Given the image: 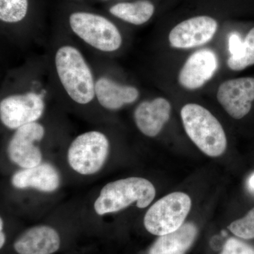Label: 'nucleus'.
<instances>
[{
    "mask_svg": "<svg viewBox=\"0 0 254 254\" xmlns=\"http://www.w3.org/2000/svg\"><path fill=\"white\" fill-rule=\"evenodd\" d=\"M56 96L47 62L27 64L8 75L2 85L0 120L5 127L16 130L38 122L48 100Z\"/></svg>",
    "mask_w": 254,
    "mask_h": 254,
    "instance_id": "nucleus-1",
    "label": "nucleus"
},
{
    "mask_svg": "<svg viewBox=\"0 0 254 254\" xmlns=\"http://www.w3.org/2000/svg\"><path fill=\"white\" fill-rule=\"evenodd\" d=\"M47 63L56 96L78 106L96 103L95 68L74 42L64 37L57 39Z\"/></svg>",
    "mask_w": 254,
    "mask_h": 254,
    "instance_id": "nucleus-2",
    "label": "nucleus"
},
{
    "mask_svg": "<svg viewBox=\"0 0 254 254\" xmlns=\"http://www.w3.org/2000/svg\"><path fill=\"white\" fill-rule=\"evenodd\" d=\"M117 20L97 11L75 9L68 11V31L90 49L105 56L118 54L124 48L125 36Z\"/></svg>",
    "mask_w": 254,
    "mask_h": 254,
    "instance_id": "nucleus-3",
    "label": "nucleus"
},
{
    "mask_svg": "<svg viewBox=\"0 0 254 254\" xmlns=\"http://www.w3.org/2000/svg\"><path fill=\"white\" fill-rule=\"evenodd\" d=\"M180 115L187 136L203 153L215 158L225 153L227 146L225 130L207 108L198 103H187Z\"/></svg>",
    "mask_w": 254,
    "mask_h": 254,
    "instance_id": "nucleus-4",
    "label": "nucleus"
},
{
    "mask_svg": "<svg viewBox=\"0 0 254 254\" xmlns=\"http://www.w3.org/2000/svg\"><path fill=\"white\" fill-rule=\"evenodd\" d=\"M155 196L151 182L141 177H128L105 185L95 200L94 208L100 215L120 211L133 203L138 208H145Z\"/></svg>",
    "mask_w": 254,
    "mask_h": 254,
    "instance_id": "nucleus-5",
    "label": "nucleus"
},
{
    "mask_svg": "<svg viewBox=\"0 0 254 254\" xmlns=\"http://www.w3.org/2000/svg\"><path fill=\"white\" fill-rule=\"evenodd\" d=\"M191 208V200L187 193L174 192L152 205L144 217L147 231L163 236L176 231L183 225Z\"/></svg>",
    "mask_w": 254,
    "mask_h": 254,
    "instance_id": "nucleus-6",
    "label": "nucleus"
},
{
    "mask_svg": "<svg viewBox=\"0 0 254 254\" xmlns=\"http://www.w3.org/2000/svg\"><path fill=\"white\" fill-rule=\"evenodd\" d=\"M220 18L214 14L198 12L182 18L170 28L169 45L176 50H190L208 44L217 34Z\"/></svg>",
    "mask_w": 254,
    "mask_h": 254,
    "instance_id": "nucleus-7",
    "label": "nucleus"
},
{
    "mask_svg": "<svg viewBox=\"0 0 254 254\" xmlns=\"http://www.w3.org/2000/svg\"><path fill=\"white\" fill-rule=\"evenodd\" d=\"M109 150V139L105 133L95 130L85 132L71 142L68 150V163L81 175H93L103 166Z\"/></svg>",
    "mask_w": 254,
    "mask_h": 254,
    "instance_id": "nucleus-8",
    "label": "nucleus"
},
{
    "mask_svg": "<svg viewBox=\"0 0 254 254\" xmlns=\"http://www.w3.org/2000/svg\"><path fill=\"white\" fill-rule=\"evenodd\" d=\"M94 68L95 100L103 109L118 111L139 99L141 91L138 87L122 81L109 69Z\"/></svg>",
    "mask_w": 254,
    "mask_h": 254,
    "instance_id": "nucleus-9",
    "label": "nucleus"
},
{
    "mask_svg": "<svg viewBox=\"0 0 254 254\" xmlns=\"http://www.w3.org/2000/svg\"><path fill=\"white\" fill-rule=\"evenodd\" d=\"M219 104L232 118H245L254 109V76L230 78L220 83L216 92Z\"/></svg>",
    "mask_w": 254,
    "mask_h": 254,
    "instance_id": "nucleus-10",
    "label": "nucleus"
},
{
    "mask_svg": "<svg viewBox=\"0 0 254 254\" xmlns=\"http://www.w3.org/2000/svg\"><path fill=\"white\" fill-rule=\"evenodd\" d=\"M45 135L46 128L38 122L14 130L8 143L7 153L10 160L23 169L40 165L42 153L38 143L44 138Z\"/></svg>",
    "mask_w": 254,
    "mask_h": 254,
    "instance_id": "nucleus-11",
    "label": "nucleus"
},
{
    "mask_svg": "<svg viewBox=\"0 0 254 254\" xmlns=\"http://www.w3.org/2000/svg\"><path fill=\"white\" fill-rule=\"evenodd\" d=\"M218 67V57L213 50L205 48L195 50L179 70L177 83L187 91H197L213 78Z\"/></svg>",
    "mask_w": 254,
    "mask_h": 254,
    "instance_id": "nucleus-12",
    "label": "nucleus"
},
{
    "mask_svg": "<svg viewBox=\"0 0 254 254\" xmlns=\"http://www.w3.org/2000/svg\"><path fill=\"white\" fill-rule=\"evenodd\" d=\"M172 105L164 97L142 100L134 111L133 120L136 126L144 136L153 138L158 136L170 120Z\"/></svg>",
    "mask_w": 254,
    "mask_h": 254,
    "instance_id": "nucleus-13",
    "label": "nucleus"
},
{
    "mask_svg": "<svg viewBox=\"0 0 254 254\" xmlns=\"http://www.w3.org/2000/svg\"><path fill=\"white\" fill-rule=\"evenodd\" d=\"M60 247L58 232L46 225L32 227L15 241L14 249L18 254H53Z\"/></svg>",
    "mask_w": 254,
    "mask_h": 254,
    "instance_id": "nucleus-14",
    "label": "nucleus"
},
{
    "mask_svg": "<svg viewBox=\"0 0 254 254\" xmlns=\"http://www.w3.org/2000/svg\"><path fill=\"white\" fill-rule=\"evenodd\" d=\"M155 0H127L108 5V12L118 21L133 26H141L151 21L158 12Z\"/></svg>",
    "mask_w": 254,
    "mask_h": 254,
    "instance_id": "nucleus-15",
    "label": "nucleus"
},
{
    "mask_svg": "<svg viewBox=\"0 0 254 254\" xmlns=\"http://www.w3.org/2000/svg\"><path fill=\"white\" fill-rule=\"evenodd\" d=\"M13 186L17 189L34 188L41 191H54L59 187L60 175L56 169L48 163L40 164L24 169L13 175Z\"/></svg>",
    "mask_w": 254,
    "mask_h": 254,
    "instance_id": "nucleus-16",
    "label": "nucleus"
},
{
    "mask_svg": "<svg viewBox=\"0 0 254 254\" xmlns=\"http://www.w3.org/2000/svg\"><path fill=\"white\" fill-rule=\"evenodd\" d=\"M198 229L192 222L183 224L176 231L160 236L148 254H185L196 238Z\"/></svg>",
    "mask_w": 254,
    "mask_h": 254,
    "instance_id": "nucleus-17",
    "label": "nucleus"
},
{
    "mask_svg": "<svg viewBox=\"0 0 254 254\" xmlns=\"http://www.w3.org/2000/svg\"><path fill=\"white\" fill-rule=\"evenodd\" d=\"M33 0H0V22L4 31H21L33 14Z\"/></svg>",
    "mask_w": 254,
    "mask_h": 254,
    "instance_id": "nucleus-18",
    "label": "nucleus"
},
{
    "mask_svg": "<svg viewBox=\"0 0 254 254\" xmlns=\"http://www.w3.org/2000/svg\"><path fill=\"white\" fill-rule=\"evenodd\" d=\"M227 67L232 71H242L254 65V25L244 37L240 50L230 55L227 60Z\"/></svg>",
    "mask_w": 254,
    "mask_h": 254,
    "instance_id": "nucleus-19",
    "label": "nucleus"
},
{
    "mask_svg": "<svg viewBox=\"0 0 254 254\" xmlns=\"http://www.w3.org/2000/svg\"><path fill=\"white\" fill-rule=\"evenodd\" d=\"M235 236L245 240L254 239V208L244 218L235 220L228 227Z\"/></svg>",
    "mask_w": 254,
    "mask_h": 254,
    "instance_id": "nucleus-20",
    "label": "nucleus"
},
{
    "mask_svg": "<svg viewBox=\"0 0 254 254\" xmlns=\"http://www.w3.org/2000/svg\"><path fill=\"white\" fill-rule=\"evenodd\" d=\"M220 254H254V248L238 239L230 238Z\"/></svg>",
    "mask_w": 254,
    "mask_h": 254,
    "instance_id": "nucleus-21",
    "label": "nucleus"
},
{
    "mask_svg": "<svg viewBox=\"0 0 254 254\" xmlns=\"http://www.w3.org/2000/svg\"><path fill=\"white\" fill-rule=\"evenodd\" d=\"M247 188L251 193L254 194V173L252 174L250 177H249L248 181H247Z\"/></svg>",
    "mask_w": 254,
    "mask_h": 254,
    "instance_id": "nucleus-22",
    "label": "nucleus"
},
{
    "mask_svg": "<svg viewBox=\"0 0 254 254\" xmlns=\"http://www.w3.org/2000/svg\"><path fill=\"white\" fill-rule=\"evenodd\" d=\"M5 240H6V238H5L4 232L1 231V233H0V247L1 248H2L3 246L4 245Z\"/></svg>",
    "mask_w": 254,
    "mask_h": 254,
    "instance_id": "nucleus-23",
    "label": "nucleus"
},
{
    "mask_svg": "<svg viewBox=\"0 0 254 254\" xmlns=\"http://www.w3.org/2000/svg\"><path fill=\"white\" fill-rule=\"evenodd\" d=\"M99 1H103V2H108L111 4V3L117 2V1H127V0H99Z\"/></svg>",
    "mask_w": 254,
    "mask_h": 254,
    "instance_id": "nucleus-24",
    "label": "nucleus"
},
{
    "mask_svg": "<svg viewBox=\"0 0 254 254\" xmlns=\"http://www.w3.org/2000/svg\"><path fill=\"white\" fill-rule=\"evenodd\" d=\"M3 228V220L2 219H0V229H1V231H2Z\"/></svg>",
    "mask_w": 254,
    "mask_h": 254,
    "instance_id": "nucleus-25",
    "label": "nucleus"
}]
</instances>
